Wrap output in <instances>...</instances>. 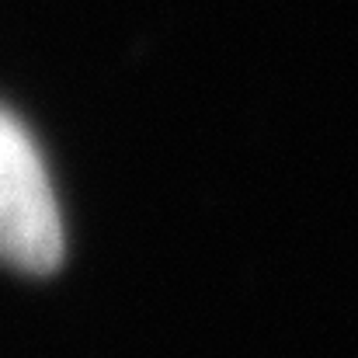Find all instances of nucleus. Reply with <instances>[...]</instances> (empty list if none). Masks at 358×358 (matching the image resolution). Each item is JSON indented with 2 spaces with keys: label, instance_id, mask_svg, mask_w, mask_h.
<instances>
[{
  "label": "nucleus",
  "instance_id": "obj_1",
  "mask_svg": "<svg viewBox=\"0 0 358 358\" xmlns=\"http://www.w3.org/2000/svg\"><path fill=\"white\" fill-rule=\"evenodd\" d=\"M63 261V220L42 153L0 108V264L45 275Z\"/></svg>",
  "mask_w": 358,
  "mask_h": 358
}]
</instances>
